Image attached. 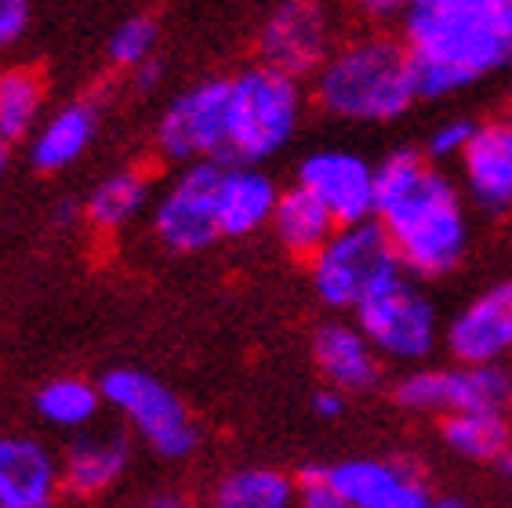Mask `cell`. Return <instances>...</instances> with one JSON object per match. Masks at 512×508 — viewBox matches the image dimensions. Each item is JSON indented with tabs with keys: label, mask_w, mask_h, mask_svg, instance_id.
Returning <instances> with one entry per match:
<instances>
[{
	"label": "cell",
	"mask_w": 512,
	"mask_h": 508,
	"mask_svg": "<svg viewBox=\"0 0 512 508\" xmlns=\"http://www.w3.org/2000/svg\"><path fill=\"white\" fill-rule=\"evenodd\" d=\"M211 508H295V479L276 469L229 472L215 487Z\"/></svg>",
	"instance_id": "obj_24"
},
{
	"label": "cell",
	"mask_w": 512,
	"mask_h": 508,
	"mask_svg": "<svg viewBox=\"0 0 512 508\" xmlns=\"http://www.w3.org/2000/svg\"><path fill=\"white\" fill-rule=\"evenodd\" d=\"M418 98L404 40L364 33L331 51L316 73V102L324 113L353 124H385L404 117Z\"/></svg>",
	"instance_id": "obj_3"
},
{
	"label": "cell",
	"mask_w": 512,
	"mask_h": 508,
	"mask_svg": "<svg viewBox=\"0 0 512 508\" xmlns=\"http://www.w3.org/2000/svg\"><path fill=\"white\" fill-rule=\"evenodd\" d=\"M444 342L458 367H498L512 352V280H498L458 309L444 327Z\"/></svg>",
	"instance_id": "obj_12"
},
{
	"label": "cell",
	"mask_w": 512,
	"mask_h": 508,
	"mask_svg": "<svg viewBox=\"0 0 512 508\" xmlns=\"http://www.w3.org/2000/svg\"><path fill=\"white\" fill-rule=\"evenodd\" d=\"M157 22L149 19V15H131L117 26V30L109 33L106 40V55L113 66L120 69H138L153 62V51H157Z\"/></svg>",
	"instance_id": "obj_27"
},
{
	"label": "cell",
	"mask_w": 512,
	"mask_h": 508,
	"mask_svg": "<svg viewBox=\"0 0 512 508\" xmlns=\"http://www.w3.org/2000/svg\"><path fill=\"white\" fill-rule=\"evenodd\" d=\"M157 84H160V62L157 59L135 69V88L149 91V88H157Z\"/></svg>",
	"instance_id": "obj_33"
},
{
	"label": "cell",
	"mask_w": 512,
	"mask_h": 508,
	"mask_svg": "<svg viewBox=\"0 0 512 508\" xmlns=\"http://www.w3.org/2000/svg\"><path fill=\"white\" fill-rule=\"evenodd\" d=\"M95 131H99V106L88 102V98L55 109L33 131V146H30L33 164L40 171H62V167L77 164L80 153L91 146Z\"/></svg>",
	"instance_id": "obj_19"
},
{
	"label": "cell",
	"mask_w": 512,
	"mask_h": 508,
	"mask_svg": "<svg viewBox=\"0 0 512 508\" xmlns=\"http://www.w3.org/2000/svg\"><path fill=\"white\" fill-rule=\"evenodd\" d=\"M404 48L418 98H444L512 66V0H414Z\"/></svg>",
	"instance_id": "obj_2"
},
{
	"label": "cell",
	"mask_w": 512,
	"mask_h": 508,
	"mask_svg": "<svg viewBox=\"0 0 512 508\" xmlns=\"http://www.w3.org/2000/svg\"><path fill=\"white\" fill-rule=\"evenodd\" d=\"M375 222L411 280L454 273L469 251L462 193L433 160L414 149H396L375 164Z\"/></svg>",
	"instance_id": "obj_1"
},
{
	"label": "cell",
	"mask_w": 512,
	"mask_h": 508,
	"mask_svg": "<svg viewBox=\"0 0 512 508\" xmlns=\"http://www.w3.org/2000/svg\"><path fill=\"white\" fill-rule=\"evenodd\" d=\"M462 186L483 211H512V120L476 127L473 142L462 153Z\"/></svg>",
	"instance_id": "obj_14"
},
{
	"label": "cell",
	"mask_w": 512,
	"mask_h": 508,
	"mask_svg": "<svg viewBox=\"0 0 512 508\" xmlns=\"http://www.w3.org/2000/svg\"><path fill=\"white\" fill-rule=\"evenodd\" d=\"M99 407V385L84 378H55L37 392V414L55 429H88Z\"/></svg>",
	"instance_id": "obj_25"
},
{
	"label": "cell",
	"mask_w": 512,
	"mask_h": 508,
	"mask_svg": "<svg viewBox=\"0 0 512 508\" xmlns=\"http://www.w3.org/2000/svg\"><path fill=\"white\" fill-rule=\"evenodd\" d=\"M226 164H193L160 193L153 233L168 251L193 254L218 240V178Z\"/></svg>",
	"instance_id": "obj_9"
},
{
	"label": "cell",
	"mask_w": 512,
	"mask_h": 508,
	"mask_svg": "<svg viewBox=\"0 0 512 508\" xmlns=\"http://www.w3.org/2000/svg\"><path fill=\"white\" fill-rule=\"evenodd\" d=\"M512 378L502 367H454L447 371V414H505Z\"/></svg>",
	"instance_id": "obj_22"
},
{
	"label": "cell",
	"mask_w": 512,
	"mask_h": 508,
	"mask_svg": "<svg viewBox=\"0 0 512 508\" xmlns=\"http://www.w3.org/2000/svg\"><path fill=\"white\" fill-rule=\"evenodd\" d=\"M295 508H349L331 469H306L295 479Z\"/></svg>",
	"instance_id": "obj_30"
},
{
	"label": "cell",
	"mask_w": 512,
	"mask_h": 508,
	"mask_svg": "<svg viewBox=\"0 0 512 508\" xmlns=\"http://www.w3.org/2000/svg\"><path fill=\"white\" fill-rule=\"evenodd\" d=\"M30 30V4L26 0H0V51L15 48Z\"/></svg>",
	"instance_id": "obj_31"
},
{
	"label": "cell",
	"mask_w": 512,
	"mask_h": 508,
	"mask_svg": "<svg viewBox=\"0 0 512 508\" xmlns=\"http://www.w3.org/2000/svg\"><path fill=\"white\" fill-rule=\"evenodd\" d=\"M269 225H273L280 247L287 254H295V258H306V262H313L316 254L324 251V244L338 229L335 218L327 215L324 207L316 204L302 186H291L280 193Z\"/></svg>",
	"instance_id": "obj_20"
},
{
	"label": "cell",
	"mask_w": 512,
	"mask_h": 508,
	"mask_svg": "<svg viewBox=\"0 0 512 508\" xmlns=\"http://www.w3.org/2000/svg\"><path fill=\"white\" fill-rule=\"evenodd\" d=\"M44 109V80L30 66L0 69V135L4 142L33 135Z\"/></svg>",
	"instance_id": "obj_23"
},
{
	"label": "cell",
	"mask_w": 512,
	"mask_h": 508,
	"mask_svg": "<svg viewBox=\"0 0 512 508\" xmlns=\"http://www.w3.org/2000/svg\"><path fill=\"white\" fill-rule=\"evenodd\" d=\"M349 508H433L436 501L407 465L378 458H353L331 469Z\"/></svg>",
	"instance_id": "obj_13"
},
{
	"label": "cell",
	"mask_w": 512,
	"mask_h": 508,
	"mask_svg": "<svg viewBox=\"0 0 512 508\" xmlns=\"http://www.w3.org/2000/svg\"><path fill=\"white\" fill-rule=\"evenodd\" d=\"M494 465L502 469V476H512V447L505 450V454H502V458H498V461H494Z\"/></svg>",
	"instance_id": "obj_35"
},
{
	"label": "cell",
	"mask_w": 512,
	"mask_h": 508,
	"mask_svg": "<svg viewBox=\"0 0 512 508\" xmlns=\"http://www.w3.org/2000/svg\"><path fill=\"white\" fill-rule=\"evenodd\" d=\"M331 15L320 4H306V0H291L269 11V19L258 30V55L262 66L287 73V77H309L320 73L324 62L331 59Z\"/></svg>",
	"instance_id": "obj_10"
},
{
	"label": "cell",
	"mask_w": 512,
	"mask_h": 508,
	"mask_svg": "<svg viewBox=\"0 0 512 508\" xmlns=\"http://www.w3.org/2000/svg\"><path fill=\"white\" fill-rule=\"evenodd\" d=\"M0 146H4V135H0Z\"/></svg>",
	"instance_id": "obj_38"
},
{
	"label": "cell",
	"mask_w": 512,
	"mask_h": 508,
	"mask_svg": "<svg viewBox=\"0 0 512 508\" xmlns=\"http://www.w3.org/2000/svg\"><path fill=\"white\" fill-rule=\"evenodd\" d=\"M313 411H316V418H338V414L345 411V396L335 389H320L313 396Z\"/></svg>",
	"instance_id": "obj_32"
},
{
	"label": "cell",
	"mask_w": 512,
	"mask_h": 508,
	"mask_svg": "<svg viewBox=\"0 0 512 508\" xmlns=\"http://www.w3.org/2000/svg\"><path fill=\"white\" fill-rule=\"evenodd\" d=\"M433 508H469L465 501H458V498H444V501H436Z\"/></svg>",
	"instance_id": "obj_36"
},
{
	"label": "cell",
	"mask_w": 512,
	"mask_h": 508,
	"mask_svg": "<svg viewBox=\"0 0 512 508\" xmlns=\"http://www.w3.org/2000/svg\"><path fill=\"white\" fill-rule=\"evenodd\" d=\"M128 461L131 447L124 436H117V432H84L62 454L59 479L73 498H95L128 472Z\"/></svg>",
	"instance_id": "obj_18"
},
{
	"label": "cell",
	"mask_w": 512,
	"mask_h": 508,
	"mask_svg": "<svg viewBox=\"0 0 512 508\" xmlns=\"http://www.w3.org/2000/svg\"><path fill=\"white\" fill-rule=\"evenodd\" d=\"M280 189L251 164H226L218 178V236H251L273 222Z\"/></svg>",
	"instance_id": "obj_17"
},
{
	"label": "cell",
	"mask_w": 512,
	"mask_h": 508,
	"mask_svg": "<svg viewBox=\"0 0 512 508\" xmlns=\"http://www.w3.org/2000/svg\"><path fill=\"white\" fill-rule=\"evenodd\" d=\"M335 225L375 218V164L353 149H316L298 164V182Z\"/></svg>",
	"instance_id": "obj_11"
},
{
	"label": "cell",
	"mask_w": 512,
	"mask_h": 508,
	"mask_svg": "<svg viewBox=\"0 0 512 508\" xmlns=\"http://www.w3.org/2000/svg\"><path fill=\"white\" fill-rule=\"evenodd\" d=\"M102 403L128 418L131 429L157 450L160 458H186L200 440V429L186 403L160 378L135 367H113L99 381Z\"/></svg>",
	"instance_id": "obj_6"
},
{
	"label": "cell",
	"mask_w": 512,
	"mask_h": 508,
	"mask_svg": "<svg viewBox=\"0 0 512 508\" xmlns=\"http://www.w3.org/2000/svg\"><path fill=\"white\" fill-rule=\"evenodd\" d=\"M55 215H59V222H62V225L73 222V218H77V204H73V200H62V204L55 207Z\"/></svg>",
	"instance_id": "obj_34"
},
{
	"label": "cell",
	"mask_w": 512,
	"mask_h": 508,
	"mask_svg": "<svg viewBox=\"0 0 512 508\" xmlns=\"http://www.w3.org/2000/svg\"><path fill=\"white\" fill-rule=\"evenodd\" d=\"M356 327L364 331L378 356L404 363L429 360L444 334L433 298L407 273L393 284H385L356 309Z\"/></svg>",
	"instance_id": "obj_7"
},
{
	"label": "cell",
	"mask_w": 512,
	"mask_h": 508,
	"mask_svg": "<svg viewBox=\"0 0 512 508\" xmlns=\"http://www.w3.org/2000/svg\"><path fill=\"white\" fill-rule=\"evenodd\" d=\"M146 204H149V178L142 171H117V175L102 178L99 186L91 189L84 215L102 233H117V229L135 222Z\"/></svg>",
	"instance_id": "obj_21"
},
{
	"label": "cell",
	"mask_w": 512,
	"mask_h": 508,
	"mask_svg": "<svg viewBox=\"0 0 512 508\" xmlns=\"http://www.w3.org/2000/svg\"><path fill=\"white\" fill-rule=\"evenodd\" d=\"M444 443L469 461H498L512 447L505 414H447Z\"/></svg>",
	"instance_id": "obj_26"
},
{
	"label": "cell",
	"mask_w": 512,
	"mask_h": 508,
	"mask_svg": "<svg viewBox=\"0 0 512 508\" xmlns=\"http://www.w3.org/2000/svg\"><path fill=\"white\" fill-rule=\"evenodd\" d=\"M396 403L407 411L433 414L447 411V371L440 367H418L396 381Z\"/></svg>",
	"instance_id": "obj_28"
},
{
	"label": "cell",
	"mask_w": 512,
	"mask_h": 508,
	"mask_svg": "<svg viewBox=\"0 0 512 508\" xmlns=\"http://www.w3.org/2000/svg\"><path fill=\"white\" fill-rule=\"evenodd\" d=\"M309 265H313L316 298L345 313L349 309L356 313L371 294L404 276V265L375 218L360 225H338L335 236Z\"/></svg>",
	"instance_id": "obj_5"
},
{
	"label": "cell",
	"mask_w": 512,
	"mask_h": 508,
	"mask_svg": "<svg viewBox=\"0 0 512 508\" xmlns=\"http://www.w3.org/2000/svg\"><path fill=\"white\" fill-rule=\"evenodd\" d=\"M316 371L335 392H364L382 378V360L356 323L331 320L313 334Z\"/></svg>",
	"instance_id": "obj_16"
},
{
	"label": "cell",
	"mask_w": 512,
	"mask_h": 508,
	"mask_svg": "<svg viewBox=\"0 0 512 508\" xmlns=\"http://www.w3.org/2000/svg\"><path fill=\"white\" fill-rule=\"evenodd\" d=\"M0 171H4V146H0Z\"/></svg>",
	"instance_id": "obj_37"
},
{
	"label": "cell",
	"mask_w": 512,
	"mask_h": 508,
	"mask_svg": "<svg viewBox=\"0 0 512 508\" xmlns=\"http://www.w3.org/2000/svg\"><path fill=\"white\" fill-rule=\"evenodd\" d=\"M476 120L469 117H451L444 120V124L433 127V135H429V142H425V160H462V153L469 149V142H473L476 135Z\"/></svg>",
	"instance_id": "obj_29"
},
{
	"label": "cell",
	"mask_w": 512,
	"mask_h": 508,
	"mask_svg": "<svg viewBox=\"0 0 512 508\" xmlns=\"http://www.w3.org/2000/svg\"><path fill=\"white\" fill-rule=\"evenodd\" d=\"M160 153L175 164H226L229 153V80L211 77L164 109L157 127Z\"/></svg>",
	"instance_id": "obj_8"
},
{
	"label": "cell",
	"mask_w": 512,
	"mask_h": 508,
	"mask_svg": "<svg viewBox=\"0 0 512 508\" xmlns=\"http://www.w3.org/2000/svg\"><path fill=\"white\" fill-rule=\"evenodd\" d=\"M302 120V84L269 66H251L229 80V153L258 167L295 138Z\"/></svg>",
	"instance_id": "obj_4"
},
{
	"label": "cell",
	"mask_w": 512,
	"mask_h": 508,
	"mask_svg": "<svg viewBox=\"0 0 512 508\" xmlns=\"http://www.w3.org/2000/svg\"><path fill=\"white\" fill-rule=\"evenodd\" d=\"M59 461L30 436L0 432V508H55Z\"/></svg>",
	"instance_id": "obj_15"
}]
</instances>
